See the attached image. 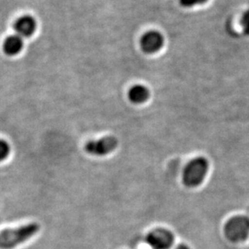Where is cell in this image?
Returning a JSON list of instances; mask_svg holds the SVG:
<instances>
[{
    "label": "cell",
    "mask_w": 249,
    "mask_h": 249,
    "mask_svg": "<svg viewBox=\"0 0 249 249\" xmlns=\"http://www.w3.org/2000/svg\"><path fill=\"white\" fill-rule=\"evenodd\" d=\"M40 230L36 223L9 228L0 232V249H13L34 237Z\"/></svg>",
    "instance_id": "1"
},
{
    "label": "cell",
    "mask_w": 249,
    "mask_h": 249,
    "mask_svg": "<svg viewBox=\"0 0 249 249\" xmlns=\"http://www.w3.org/2000/svg\"><path fill=\"white\" fill-rule=\"evenodd\" d=\"M208 160L204 157H196L192 160L183 172L182 180L184 185L189 188L199 186L205 180L208 173Z\"/></svg>",
    "instance_id": "2"
},
{
    "label": "cell",
    "mask_w": 249,
    "mask_h": 249,
    "mask_svg": "<svg viewBox=\"0 0 249 249\" xmlns=\"http://www.w3.org/2000/svg\"><path fill=\"white\" fill-rule=\"evenodd\" d=\"M224 234L233 243L245 241L249 235V218L247 216H234L224 226Z\"/></svg>",
    "instance_id": "3"
},
{
    "label": "cell",
    "mask_w": 249,
    "mask_h": 249,
    "mask_svg": "<svg viewBox=\"0 0 249 249\" xmlns=\"http://www.w3.org/2000/svg\"><path fill=\"white\" fill-rule=\"evenodd\" d=\"M118 145V139L115 137H104L98 140H92L87 142L85 151L91 156H105L113 152Z\"/></svg>",
    "instance_id": "4"
},
{
    "label": "cell",
    "mask_w": 249,
    "mask_h": 249,
    "mask_svg": "<svg viewBox=\"0 0 249 249\" xmlns=\"http://www.w3.org/2000/svg\"><path fill=\"white\" fill-rule=\"evenodd\" d=\"M146 243L151 249H170L174 243V236L167 229L158 228L148 233Z\"/></svg>",
    "instance_id": "5"
},
{
    "label": "cell",
    "mask_w": 249,
    "mask_h": 249,
    "mask_svg": "<svg viewBox=\"0 0 249 249\" xmlns=\"http://www.w3.org/2000/svg\"><path fill=\"white\" fill-rule=\"evenodd\" d=\"M140 45H141L142 50L145 53H156L163 46V36L160 33L157 31L147 32L142 37Z\"/></svg>",
    "instance_id": "6"
},
{
    "label": "cell",
    "mask_w": 249,
    "mask_h": 249,
    "mask_svg": "<svg viewBox=\"0 0 249 249\" xmlns=\"http://www.w3.org/2000/svg\"><path fill=\"white\" fill-rule=\"evenodd\" d=\"M36 22L34 17L24 16L15 22L14 29L20 37H29L36 31Z\"/></svg>",
    "instance_id": "7"
},
{
    "label": "cell",
    "mask_w": 249,
    "mask_h": 249,
    "mask_svg": "<svg viewBox=\"0 0 249 249\" xmlns=\"http://www.w3.org/2000/svg\"><path fill=\"white\" fill-rule=\"evenodd\" d=\"M24 46L23 38L18 35H12L7 37L3 43V51L7 55L15 56L20 53Z\"/></svg>",
    "instance_id": "8"
},
{
    "label": "cell",
    "mask_w": 249,
    "mask_h": 249,
    "mask_svg": "<svg viewBox=\"0 0 249 249\" xmlns=\"http://www.w3.org/2000/svg\"><path fill=\"white\" fill-rule=\"evenodd\" d=\"M149 93L148 89L143 85H134L129 89L128 92V97L129 101L134 104H142L148 100Z\"/></svg>",
    "instance_id": "9"
},
{
    "label": "cell",
    "mask_w": 249,
    "mask_h": 249,
    "mask_svg": "<svg viewBox=\"0 0 249 249\" xmlns=\"http://www.w3.org/2000/svg\"><path fill=\"white\" fill-rule=\"evenodd\" d=\"M11 152L10 144L6 140L0 139V162L5 160Z\"/></svg>",
    "instance_id": "10"
},
{
    "label": "cell",
    "mask_w": 249,
    "mask_h": 249,
    "mask_svg": "<svg viewBox=\"0 0 249 249\" xmlns=\"http://www.w3.org/2000/svg\"><path fill=\"white\" fill-rule=\"evenodd\" d=\"M240 24L242 26L243 30L245 34L249 35V10L244 12V14L240 19Z\"/></svg>",
    "instance_id": "11"
},
{
    "label": "cell",
    "mask_w": 249,
    "mask_h": 249,
    "mask_svg": "<svg viewBox=\"0 0 249 249\" xmlns=\"http://www.w3.org/2000/svg\"><path fill=\"white\" fill-rule=\"evenodd\" d=\"M208 0H180L181 6L185 7H192L196 5L203 4Z\"/></svg>",
    "instance_id": "12"
},
{
    "label": "cell",
    "mask_w": 249,
    "mask_h": 249,
    "mask_svg": "<svg viewBox=\"0 0 249 249\" xmlns=\"http://www.w3.org/2000/svg\"><path fill=\"white\" fill-rule=\"evenodd\" d=\"M175 249H190L187 245H178V247L176 248Z\"/></svg>",
    "instance_id": "13"
}]
</instances>
